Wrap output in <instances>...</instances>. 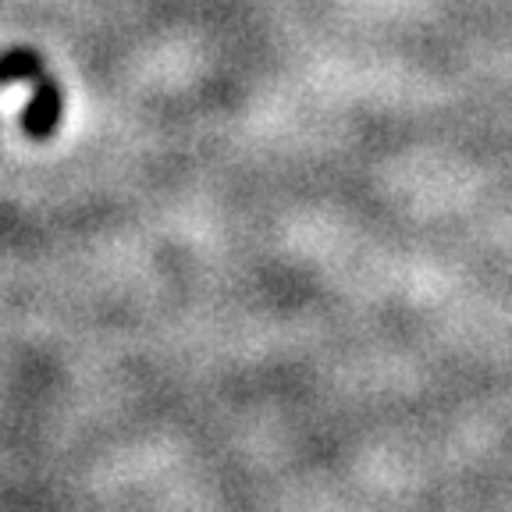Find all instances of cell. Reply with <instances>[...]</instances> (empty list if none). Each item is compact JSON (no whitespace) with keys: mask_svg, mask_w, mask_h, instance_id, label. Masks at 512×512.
Returning <instances> with one entry per match:
<instances>
[{"mask_svg":"<svg viewBox=\"0 0 512 512\" xmlns=\"http://www.w3.org/2000/svg\"><path fill=\"white\" fill-rule=\"evenodd\" d=\"M61 111H64V93L54 79H40L32 89L29 104L22 111V128L32 139H47L54 136V128L61 125Z\"/></svg>","mask_w":512,"mask_h":512,"instance_id":"1","label":"cell"},{"mask_svg":"<svg viewBox=\"0 0 512 512\" xmlns=\"http://www.w3.org/2000/svg\"><path fill=\"white\" fill-rule=\"evenodd\" d=\"M40 72H43V57L36 54V50L18 47V50H8V54H0V86L36 79Z\"/></svg>","mask_w":512,"mask_h":512,"instance_id":"2","label":"cell"}]
</instances>
